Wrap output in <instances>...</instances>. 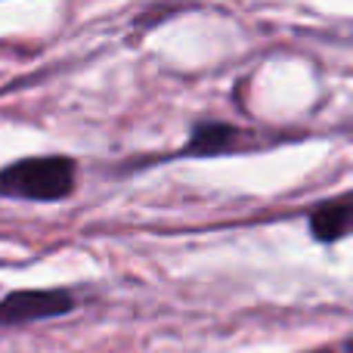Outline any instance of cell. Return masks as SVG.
Segmentation results:
<instances>
[{"label":"cell","mask_w":353,"mask_h":353,"mask_svg":"<svg viewBox=\"0 0 353 353\" xmlns=\"http://www.w3.org/2000/svg\"><path fill=\"white\" fill-rule=\"evenodd\" d=\"M78 180V165L65 155H34L0 168V195L25 201L68 199Z\"/></svg>","instance_id":"6da1fadb"},{"label":"cell","mask_w":353,"mask_h":353,"mask_svg":"<svg viewBox=\"0 0 353 353\" xmlns=\"http://www.w3.org/2000/svg\"><path fill=\"white\" fill-rule=\"evenodd\" d=\"M78 307V298L65 288H25L0 301V325H28L37 319L65 316Z\"/></svg>","instance_id":"7a4b0ae2"},{"label":"cell","mask_w":353,"mask_h":353,"mask_svg":"<svg viewBox=\"0 0 353 353\" xmlns=\"http://www.w3.org/2000/svg\"><path fill=\"white\" fill-rule=\"evenodd\" d=\"M239 137H242V134H239L232 124H223V121L195 124L189 143L183 146V155H192V159H208V155L232 152V146L239 143Z\"/></svg>","instance_id":"3957f363"},{"label":"cell","mask_w":353,"mask_h":353,"mask_svg":"<svg viewBox=\"0 0 353 353\" xmlns=\"http://www.w3.org/2000/svg\"><path fill=\"white\" fill-rule=\"evenodd\" d=\"M310 232L319 242H338L353 232V199L325 201L310 214Z\"/></svg>","instance_id":"277c9868"},{"label":"cell","mask_w":353,"mask_h":353,"mask_svg":"<svg viewBox=\"0 0 353 353\" xmlns=\"http://www.w3.org/2000/svg\"><path fill=\"white\" fill-rule=\"evenodd\" d=\"M344 350H347V353H353V338H350L347 344H344Z\"/></svg>","instance_id":"5b68a950"},{"label":"cell","mask_w":353,"mask_h":353,"mask_svg":"<svg viewBox=\"0 0 353 353\" xmlns=\"http://www.w3.org/2000/svg\"><path fill=\"white\" fill-rule=\"evenodd\" d=\"M323 353H325V350H323Z\"/></svg>","instance_id":"8992f818"}]
</instances>
